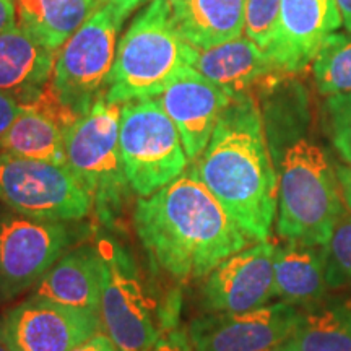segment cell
<instances>
[{
    "label": "cell",
    "instance_id": "1",
    "mask_svg": "<svg viewBox=\"0 0 351 351\" xmlns=\"http://www.w3.org/2000/svg\"><path fill=\"white\" fill-rule=\"evenodd\" d=\"M134 226L153 263L178 280L204 278L254 243L194 168L150 197H140Z\"/></svg>",
    "mask_w": 351,
    "mask_h": 351
},
{
    "label": "cell",
    "instance_id": "2",
    "mask_svg": "<svg viewBox=\"0 0 351 351\" xmlns=\"http://www.w3.org/2000/svg\"><path fill=\"white\" fill-rule=\"evenodd\" d=\"M192 168L254 243L269 241L276 219L278 171L252 93L231 99Z\"/></svg>",
    "mask_w": 351,
    "mask_h": 351
},
{
    "label": "cell",
    "instance_id": "3",
    "mask_svg": "<svg viewBox=\"0 0 351 351\" xmlns=\"http://www.w3.org/2000/svg\"><path fill=\"white\" fill-rule=\"evenodd\" d=\"M346 212L337 169L326 152L309 138L289 145L278 171L280 238L324 247Z\"/></svg>",
    "mask_w": 351,
    "mask_h": 351
},
{
    "label": "cell",
    "instance_id": "4",
    "mask_svg": "<svg viewBox=\"0 0 351 351\" xmlns=\"http://www.w3.org/2000/svg\"><path fill=\"white\" fill-rule=\"evenodd\" d=\"M186 49L171 25L168 2L152 0L117 43L104 96L116 104L156 98L187 65Z\"/></svg>",
    "mask_w": 351,
    "mask_h": 351
},
{
    "label": "cell",
    "instance_id": "5",
    "mask_svg": "<svg viewBox=\"0 0 351 351\" xmlns=\"http://www.w3.org/2000/svg\"><path fill=\"white\" fill-rule=\"evenodd\" d=\"M121 111L103 91L64 138L65 165L90 192L104 225H112L130 191L121 161Z\"/></svg>",
    "mask_w": 351,
    "mask_h": 351
},
{
    "label": "cell",
    "instance_id": "6",
    "mask_svg": "<svg viewBox=\"0 0 351 351\" xmlns=\"http://www.w3.org/2000/svg\"><path fill=\"white\" fill-rule=\"evenodd\" d=\"M121 161L130 191L150 197L189 168V156L178 127L158 98L122 104Z\"/></svg>",
    "mask_w": 351,
    "mask_h": 351
},
{
    "label": "cell",
    "instance_id": "7",
    "mask_svg": "<svg viewBox=\"0 0 351 351\" xmlns=\"http://www.w3.org/2000/svg\"><path fill=\"white\" fill-rule=\"evenodd\" d=\"M124 20L111 0H96L95 10L57 51L52 88L78 116L86 114L106 88Z\"/></svg>",
    "mask_w": 351,
    "mask_h": 351
},
{
    "label": "cell",
    "instance_id": "8",
    "mask_svg": "<svg viewBox=\"0 0 351 351\" xmlns=\"http://www.w3.org/2000/svg\"><path fill=\"white\" fill-rule=\"evenodd\" d=\"M0 204L36 219L77 221L93 210L90 192L65 163L0 150Z\"/></svg>",
    "mask_w": 351,
    "mask_h": 351
},
{
    "label": "cell",
    "instance_id": "9",
    "mask_svg": "<svg viewBox=\"0 0 351 351\" xmlns=\"http://www.w3.org/2000/svg\"><path fill=\"white\" fill-rule=\"evenodd\" d=\"M96 245L103 258L99 330L122 351H148L161 335V315L145 293L129 254L111 239Z\"/></svg>",
    "mask_w": 351,
    "mask_h": 351
},
{
    "label": "cell",
    "instance_id": "10",
    "mask_svg": "<svg viewBox=\"0 0 351 351\" xmlns=\"http://www.w3.org/2000/svg\"><path fill=\"white\" fill-rule=\"evenodd\" d=\"M69 221L25 217L0 204V300H13L41 282L72 247Z\"/></svg>",
    "mask_w": 351,
    "mask_h": 351
},
{
    "label": "cell",
    "instance_id": "11",
    "mask_svg": "<svg viewBox=\"0 0 351 351\" xmlns=\"http://www.w3.org/2000/svg\"><path fill=\"white\" fill-rule=\"evenodd\" d=\"M99 330V314L32 295L0 319L13 351H70Z\"/></svg>",
    "mask_w": 351,
    "mask_h": 351
},
{
    "label": "cell",
    "instance_id": "12",
    "mask_svg": "<svg viewBox=\"0 0 351 351\" xmlns=\"http://www.w3.org/2000/svg\"><path fill=\"white\" fill-rule=\"evenodd\" d=\"M300 317V307L282 301L249 313L202 315L187 333L197 351H270L291 335Z\"/></svg>",
    "mask_w": 351,
    "mask_h": 351
},
{
    "label": "cell",
    "instance_id": "13",
    "mask_svg": "<svg viewBox=\"0 0 351 351\" xmlns=\"http://www.w3.org/2000/svg\"><path fill=\"white\" fill-rule=\"evenodd\" d=\"M275 252L274 243L258 241L215 267L202 287L205 307L210 313L241 314L270 304Z\"/></svg>",
    "mask_w": 351,
    "mask_h": 351
},
{
    "label": "cell",
    "instance_id": "14",
    "mask_svg": "<svg viewBox=\"0 0 351 351\" xmlns=\"http://www.w3.org/2000/svg\"><path fill=\"white\" fill-rule=\"evenodd\" d=\"M343 25L337 0H282L267 56L280 73H298Z\"/></svg>",
    "mask_w": 351,
    "mask_h": 351
},
{
    "label": "cell",
    "instance_id": "15",
    "mask_svg": "<svg viewBox=\"0 0 351 351\" xmlns=\"http://www.w3.org/2000/svg\"><path fill=\"white\" fill-rule=\"evenodd\" d=\"M156 98L178 127L191 161H195L207 148L219 116L232 99L191 65H182Z\"/></svg>",
    "mask_w": 351,
    "mask_h": 351
},
{
    "label": "cell",
    "instance_id": "16",
    "mask_svg": "<svg viewBox=\"0 0 351 351\" xmlns=\"http://www.w3.org/2000/svg\"><path fill=\"white\" fill-rule=\"evenodd\" d=\"M186 64L225 90L231 98L251 93L258 83L280 73L267 52L247 36L208 49H197L187 44Z\"/></svg>",
    "mask_w": 351,
    "mask_h": 351
},
{
    "label": "cell",
    "instance_id": "17",
    "mask_svg": "<svg viewBox=\"0 0 351 351\" xmlns=\"http://www.w3.org/2000/svg\"><path fill=\"white\" fill-rule=\"evenodd\" d=\"M56 56L23 26L0 33V91L28 104L52 82Z\"/></svg>",
    "mask_w": 351,
    "mask_h": 351
},
{
    "label": "cell",
    "instance_id": "18",
    "mask_svg": "<svg viewBox=\"0 0 351 351\" xmlns=\"http://www.w3.org/2000/svg\"><path fill=\"white\" fill-rule=\"evenodd\" d=\"M34 296L99 314L103 295V258L98 245L70 249L34 287Z\"/></svg>",
    "mask_w": 351,
    "mask_h": 351
},
{
    "label": "cell",
    "instance_id": "19",
    "mask_svg": "<svg viewBox=\"0 0 351 351\" xmlns=\"http://www.w3.org/2000/svg\"><path fill=\"white\" fill-rule=\"evenodd\" d=\"M169 20L184 43L208 49L243 36L245 0H166Z\"/></svg>",
    "mask_w": 351,
    "mask_h": 351
},
{
    "label": "cell",
    "instance_id": "20",
    "mask_svg": "<svg viewBox=\"0 0 351 351\" xmlns=\"http://www.w3.org/2000/svg\"><path fill=\"white\" fill-rule=\"evenodd\" d=\"M275 298L302 309L320 304L328 288L326 257L320 245L287 243L276 245L275 252Z\"/></svg>",
    "mask_w": 351,
    "mask_h": 351
},
{
    "label": "cell",
    "instance_id": "21",
    "mask_svg": "<svg viewBox=\"0 0 351 351\" xmlns=\"http://www.w3.org/2000/svg\"><path fill=\"white\" fill-rule=\"evenodd\" d=\"M15 3L16 25L54 51L60 49L96 7V0H15Z\"/></svg>",
    "mask_w": 351,
    "mask_h": 351
},
{
    "label": "cell",
    "instance_id": "22",
    "mask_svg": "<svg viewBox=\"0 0 351 351\" xmlns=\"http://www.w3.org/2000/svg\"><path fill=\"white\" fill-rule=\"evenodd\" d=\"M278 351H351V304L333 302L301 311L291 335Z\"/></svg>",
    "mask_w": 351,
    "mask_h": 351
},
{
    "label": "cell",
    "instance_id": "23",
    "mask_svg": "<svg viewBox=\"0 0 351 351\" xmlns=\"http://www.w3.org/2000/svg\"><path fill=\"white\" fill-rule=\"evenodd\" d=\"M320 95L351 93V33H333L313 62Z\"/></svg>",
    "mask_w": 351,
    "mask_h": 351
},
{
    "label": "cell",
    "instance_id": "24",
    "mask_svg": "<svg viewBox=\"0 0 351 351\" xmlns=\"http://www.w3.org/2000/svg\"><path fill=\"white\" fill-rule=\"evenodd\" d=\"M326 278L330 289H351V213L346 212L324 245Z\"/></svg>",
    "mask_w": 351,
    "mask_h": 351
},
{
    "label": "cell",
    "instance_id": "25",
    "mask_svg": "<svg viewBox=\"0 0 351 351\" xmlns=\"http://www.w3.org/2000/svg\"><path fill=\"white\" fill-rule=\"evenodd\" d=\"M327 129L341 160L351 165V93L327 96Z\"/></svg>",
    "mask_w": 351,
    "mask_h": 351
},
{
    "label": "cell",
    "instance_id": "26",
    "mask_svg": "<svg viewBox=\"0 0 351 351\" xmlns=\"http://www.w3.org/2000/svg\"><path fill=\"white\" fill-rule=\"evenodd\" d=\"M282 0H245L244 33L265 51L275 32Z\"/></svg>",
    "mask_w": 351,
    "mask_h": 351
},
{
    "label": "cell",
    "instance_id": "27",
    "mask_svg": "<svg viewBox=\"0 0 351 351\" xmlns=\"http://www.w3.org/2000/svg\"><path fill=\"white\" fill-rule=\"evenodd\" d=\"M148 351H197L189 337L187 328L173 326L161 332L160 339Z\"/></svg>",
    "mask_w": 351,
    "mask_h": 351
},
{
    "label": "cell",
    "instance_id": "28",
    "mask_svg": "<svg viewBox=\"0 0 351 351\" xmlns=\"http://www.w3.org/2000/svg\"><path fill=\"white\" fill-rule=\"evenodd\" d=\"M21 111H23V106L19 103V99L0 91V145Z\"/></svg>",
    "mask_w": 351,
    "mask_h": 351
},
{
    "label": "cell",
    "instance_id": "29",
    "mask_svg": "<svg viewBox=\"0 0 351 351\" xmlns=\"http://www.w3.org/2000/svg\"><path fill=\"white\" fill-rule=\"evenodd\" d=\"M70 351H122L104 332L98 330Z\"/></svg>",
    "mask_w": 351,
    "mask_h": 351
},
{
    "label": "cell",
    "instance_id": "30",
    "mask_svg": "<svg viewBox=\"0 0 351 351\" xmlns=\"http://www.w3.org/2000/svg\"><path fill=\"white\" fill-rule=\"evenodd\" d=\"M16 26V3L15 0H0V33Z\"/></svg>",
    "mask_w": 351,
    "mask_h": 351
},
{
    "label": "cell",
    "instance_id": "31",
    "mask_svg": "<svg viewBox=\"0 0 351 351\" xmlns=\"http://www.w3.org/2000/svg\"><path fill=\"white\" fill-rule=\"evenodd\" d=\"M337 176H339L341 197L348 212L351 213V165L337 166Z\"/></svg>",
    "mask_w": 351,
    "mask_h": 351
},
{
    "label": "cell",
    "instance_id": "32",
    "mask_svg": "<svg viewBox=\"0 0 351 351\" xmlns=\"http://www.w3.org/2000/svg\"><path fill=\"white\" fill-rule=\"evenodd\" d=\"M101 2H104V0H101ZM111 2L116 3V7L119 8V12L127 19L130 13H134L138 7H142L143 3H147L148 0H111Z\"/></svg>",
    "mask_w": 351,
    "mask_h": 351
},
{
    "label": "cell",
    "instance_id": "33",
    "mask_svg": "<svg viewBox=\"0 0 351 351\" xmlns=\"http://www.w3.org/2000/svg\"><path fill=\"white\" fill-rule=\"evenodd\" d=\"M337 7L340 10L346 32L351 33V0H337Z\"/></svg>",
    "mask_w": 351,
    "mask_h": 351
},
{
    "label": "cell",
    "instance_id": "34",
    "mask_svg": "<svg viewBox=\"0 0 351 351\" xmlns=\"http://www.w3.org/2000/svg\"><path fill=\"white\" fill-rule=\"evenodd\" d=\"M0 351H13V350L5 343V341L0 339Z\"/></svg>",
    "mask_w": 351,
    "mask_h": 351
},
{
    "label": "cell",
    "instance_id": "35",
    "mask_svg": "<svg viewBox=\"0 0 351 351\" xmlns=\"http://www.w3.org/2000/svg\"><path fill=\"white\" fill-rule=\"evenodd\" d=\"M270 351H278V350H276V348H275V350H270Z\"/></svg>",
    "mask_w": 351,
    "mask_h": 351
},
{
    "label": "cell",
    "instance_id": "36",
    "mask_svg": "<svg viewBox=\"0 0 351 351\" xmlns=\"http://www.w3.org/2000/svg\"><path fill=\"white\" fill-rule=\"evenodd\" d=\"M99 2H101V0H99Z\"/></svg>",
    "mask_w": 351,
    "mask_h": 351
}]
</instances>
